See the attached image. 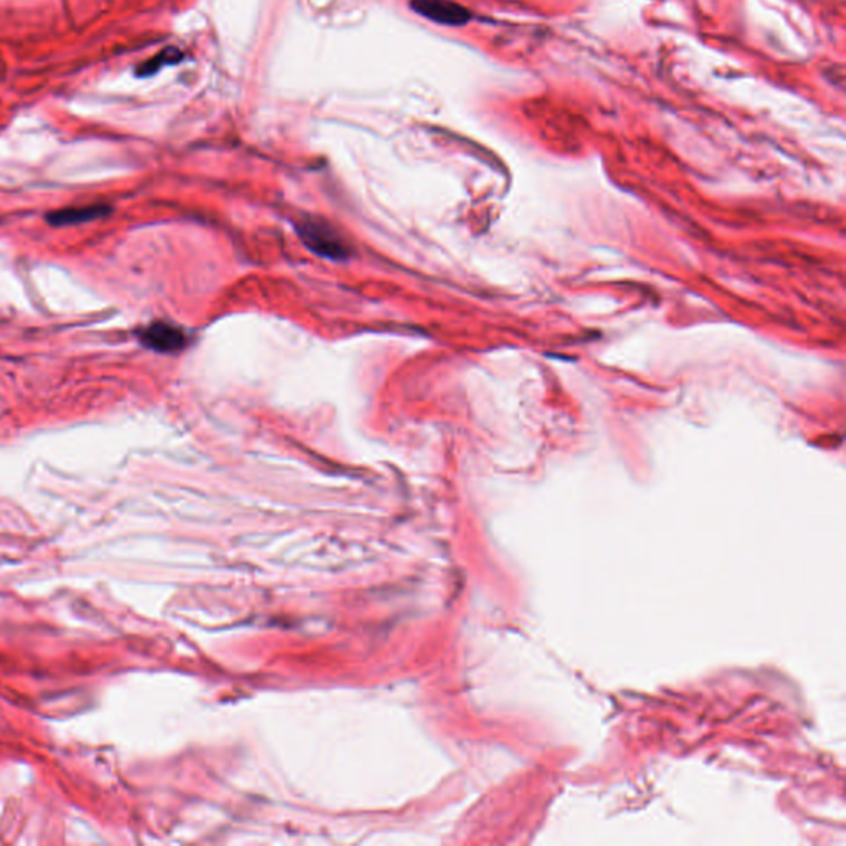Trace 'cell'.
<instances>
[{"label":"cell","instance_id":"1","mask_svg":"<svg viewBox=\"0 0 846 846\" xmlns=\"http://www.w3.org/2000/svg\"><path fill=\"white\" fill-rule=\"evenodd\" d=\"M410 5L422 17L450 27L465 25L471 19V12L453 0H412Z\"/></svg>","mask_w":846,"mask_h":846},{"label":"cell","instance_id":"2","mask_svg":"<svg viewBox=\"0 0 846 846\" xmlns=\"http://www.w3.org/2000/svg\"><path fill=\"white\" fill-rule=\"evenodd\" d=\"M304 244L308 245L316 254L330 258H342L346 256V246L340 242L339 237L334 230L328 228L324 224L308 222L300 228Z\"/></svg>","mask_w":846,"mask_h":846},{"label":"cell","instance_id":"3","mask_svg":"<svg viewBox=\"0 0 846 846\" xmlns=\"http://www.w3.org/2000/svg\"><path fill=\"white\" fill-rule=\"evenodd\" d=\"M139 340L156 352H177L185 346V334L169 322H153L139 332Z\"/></svg>","mask_w":846,"mask_h":846},{"label":"cell","instance_id":"4","mask_svg":"<svg viewBox=\"0 0 846 846\" xmlns=\"http://www.w3.org/2000/svg\"><path fill=\"white\" fill-rule=\"evenodd\" d=\"M111 212L107 205H87V207H71V209H61L57 212H51L47 217L49 224L55 227H67V225L87 224L91 220L103 218Z\"/></svg>","mask_w":846,"mask_h":846},{"label":"cell","instance_id":"5","mask_svg":"<svg viewBox=\"0 0 846 846\" xmlns=\"http://www.w3.org/2000/svg\"><path fill=\"white\" fill-rule=\"evenodd\" d=\"M177 60H181V51H177L174 49L164 50L161 51L157 57H154L153 60H149L147 63H144L141 67V75H151V73H156L157 70L161 69L166 63H174Z\"/></svg>","mask_w":846,"mask_h":846}]
</instances>
